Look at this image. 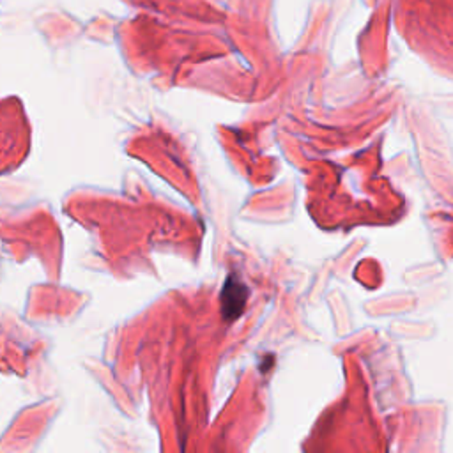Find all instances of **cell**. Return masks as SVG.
Wrapping results in <instances>:
<instances>
[{"mask_svg": "<svg viewBox=\"0 0 453 453\" xmlns=\"http://www.w3.org/2000/svg\"><path fill=\"white\" fill-rule=\"evenodd\" d=\"M248 298V289L243 285V282L237 280L236 275H230L227 278L221 291V314L227 321H236L243 314Z\"/></svg>", "mask_w": 453, "mask_h": 453, "instance_id": "cell-1", "label": "cell"}]
</instances>
